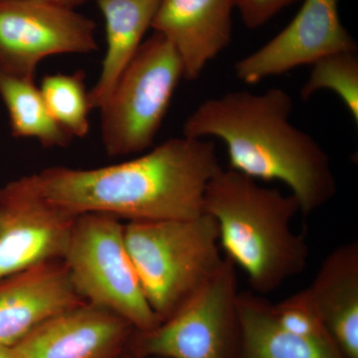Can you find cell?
<instances>
[{"label":"cell","instance_id":"1","mask_svg":"<svg viewBox=\"0 0 358 358\" xmlns=\"http://www.w3.org/2000/svg\"><path fill=\"white\" fill-rule=\"evenodd\" d=\"M221 169L213 143L182 136L122 164L48 167L32 176L47 199L73 215L159 221L202 215L207 185Z\"/></svg>","mask_w":358,"mask_h":358},{"label":"cell","instance_id":"2","mask_svg":"<svg viewBox=\"0 0 358 358\" xmlns=\"http://www.w3.org/2000/svg\"><path fill=\"white\" fill-rule=\"evenodd\" d=\"M293 109L281 88L229 92L200 103L185 120L183 136L222 141L230 169L284 183L308 215L334 199L338 183L326 150L289 122Z\"/></svg>","mask_w":358,"mask_h":358},{"label":"cell","instance_id":"3","mask_svg":"<svg viewBox=\"0 0 358 358\" xmlns=\"http://www.w3.org/2000/svg\"><path fill=\"white\" fill-rule=\"evenodd\" d=\"M299 212L293 194L230 169L214 176L204 195V213L217 223L226 258L246 273L258 294L272 293L307 268V239L292 228Z\"/></svg>","mask_w":358,"mask_h":358},{"label":"cell","instance_id":"4","mask_svg":"<svg viewBox=\"0 0 358 358\" xmlns=\"http://www.w3.org/2000/svg\"><path fill=\"white\" fill-rule=\"evenodd\" d=\"M124 243L160 322L203 288L221 268L219 229L203 213L178 220L129 221Z\"/></svg>","mask_w":358,"mask_h":358},{"label":"cell","instance_id":"5","mask_svg":"<svg viewBox=\"0 0 358 358\" xmlns=\"http://www.w3.org/2000/svg\"><path fill=\"white\" fill-rule=\"evenodd\" d=\"M182 78L185 68L178 51L154 32L141 43L99 109L106 152L124 157L152 148Z\"/></svg>","mask_w":358,"mask_h":358},{"label":"cell","instance_id":"6","mask_svg":"<svg viewBox=\"0 0 358 358\" xmlns=\"http://www.w3.org/2000/svg\"><path fill=\"white\" fill-rule=\"evenodd\" d=\"M62 262L86 303L115 313L136 331L160 324L131 262L119 218L101 213L77 216Z\"/></svg>","mask_w":358,"mask_h":358},{"label":"cell","instance_id":"7","mask_svg":"<svg viewBox=\"0 0 358 358\" xmlns=\"http://www.w3.org/2000/svg\"><path fill=\"white\" fill-rule=\"evenodd\" d=\"M238 294L236 266L225 257L217 274L171 317L150 331H136L134 357L235 358Z\"/></svg>","mask_w":358,"mask_h":358},{"label":"cell","instance_id":"8","mask_svg":"<svg viewBox=\"0 0 358 358\" xmlns=\"http://www.w3.org/2000/svg\"><path fill=\"white\" fill-rule=\"evenodd\" d=\"M96 23L75 8L0 0V70L35 81L43 59L96 51Z\"/></svg>","mask_w":358,"mask_h":358},{"label":"cell","instance_id":"9","mask_svg":"<svg viewBox=\"0 0 358 358\" xmlns=\"http://www.w3.org/2000/svg\"><path fill=\"white\" fill-rule=\"evenodd\" d=\"M76 218L47 199L32 174L0 187V280L62 260Z\"/></svg>","mask_w":358,"mask_h":358},{"label":"cell","instance_id":"10","mask_svg":"<svg viewBox=\"0 0 358 358\" xmlns=\"http://www.w3.org/2000/svg\"><path fill=\"white\" fill-rule=\"evenodd\" d=\"M294 20L258 50L234 66L245 84H258L338 52H357L339 16V0H303Z\"/></svg>","mask_w":358,"mask_h":358},{"label":"cell","instance_id":"11","mask_svg":"<svg viewBox=\"0 0 358 358\" xmlns=\"http://www.w3.org/2000/svg\"><path fill=\"white\" fill-rule=\"evenodd\" d=\"M134 329L115 313L83 303L40 324L14 348L20 358H120Z\"/></svg>","mask_w":358,"mask_h":358},{"label":"cell","instance_id":"12","mask_svg":"<svg viewBox=\"0 0 358 358\" xmlns=\"http://www.w3.org/2000/svg\"><path fill=\"white\" fill-rule=\"evenodd\" d=\"M83 303L62 260L0 280V345H16L40 324Z\"/></svg>","mask_w":358,"mask_h":358},{"label":"cell","instance_id":"13","mask_svg":"<svg viewBox=\"0 0 358 358\" xmlns=\"http://www.w3.org/2000/svg\"><path fill=\"white\" fill-rule=\"evenodd\" d=\"M235 0H160L152 28L182 61L185 79H199L232 40Z\"/></svg>","mask_w":358,"mask_h":358},{"label":"cell","instance_id":"14","mask_svg":"<svg viewBox=\"0 0 358 358\" xmlns=\"http://www.w3.org/2000/svg\"><path fill=\"white\" fill-rule=\"evenodd\" d=\"M303 291L339 352L358 358L357 242L331 251Z\"/></svg>","mask_w":358,"mask_h":358},{"label":"cell","instance_id":"15","mask_svg":"<svg viewBox=\"0 0 358 358\" xmlns=\"http://www.w3.org/2000/svg\"><path fill=\"white\" fill-rule=\"evenodd\" d=\"M239 339L235 358H345L334 343L296 336L282 329L272 303L261 294L239 292Z\"/></svg>","mask_w":358,"mask_h":358},{"label":"cell","instance_id":"16","mask_svg":"<svg viewBox=\"0 0 358 358\" xmlns=\"http://www.w3.org/2000/svg\"><path fill=\"white\" fill-rule=\"evenodd\" d=\"M105 20L106 49L102 69L89 91L92 110L100 109L109 98L122 71L131 62L152 28L160 0H95Z\"/></svg>","mask_w":358,"mask_h":358},{"label":"cell","instance_id":"17","mask_svg":"<svg viewBox=\"0 0 358 358\" xmlns=\"http://www.w3.org/2000/svg\"><path fill=\"white\" fill-rule=\"evenodd\" d=\"M0 99L6 106L13 138H35L48 148H65L73 141L52 117L35 81L0 70Z\"/></svg>","mask_w":358,"mask_h":358},{"label":"cell","instance_id":"18","mask_svg":"<svg viewBox=\"0 0 358 358\" xmlns=\"http://www.w3.org/2000/svg\"><path fill=\"white\" fill-rule=\"evenodd\" d=\"M39 89L52 117L61 128L73 138L88 134L92 109L83 72L47 75Z\"/></svg>","mask_w":358,"mask_h":358},{"label":"cell","instance_id":"19","mask_svg":"<svg viewBox=\"0 0 358 358\" xmlns=\"http://www.w3.org/2000/svg\"><path fill=\"white\" fill-rule=\"evenodd\" d=\"M308 81L301 89V98L310 100L320 90L338 95L358 126L357 52H338L320 59L313 64Z\"/></svg>","mask_w":358,"mask_h":358},{"label":"cell","instance_id":"20","mask_svg":"<svg viewBox=\"0 0 358 358\" xmlns=\"http://www.w3.org/2000/svg\"><path fill=\"white\" fill-rule=\"evenodd\" d=\"M272 312L278 324L289 333L334 345L303 289L279 303H272Z\"/></svg>","mask_w":358,"mask_h":358},{"label":"cell","instance_id":"21","mask_svg":"<svg viewBox=\"0 0 358 358\" xmlns=\"http://www.w3.org/2000/svg\"><path fill=\"white\" fill-rule=\"evenodd\" d=\"M298 1L301 0H235V8L249 29H257Z\"/></svg>","mask_w":358,"mask_h":358},{"label":"cell","instance_id":"22","mask_svg":"<svg viewBox=\"0 0 358 358\" xmlns=\"http://www.w3.org/2000/svg\"><path fill=\"white\" fill-rule=\"evenodd\" d=\"M30 1L47 2V3L57 4V6L76 8L84 3L85 0H30Z\"/></svg>","mask_w":358,"mask_h":358},{"label":"cell","instance_id":"23","mask_svg":"<svg viewBox=\"0 0 358 358\" xmlns=\"http://www.w3.org/2000/svg\"><path fill=\"white\" fill-rule=\"evenodd\" d=\"M0 358H20L14 345H0Z\"/></svg>","mask_w":358,"mask_h":358},{"label":"cell","instance_id":"24","mask_svg":"<svg viewBox=\"0 0 358 358\" xmlns=\"http://www.w3.org/2000/svg\"><path fill=\"white\" fill-rule=\"evenodd\" d=\"M126 358H138V357H126Z\"/></svg>","mask_w":358,"mask_h":358}]
</instances>
